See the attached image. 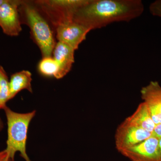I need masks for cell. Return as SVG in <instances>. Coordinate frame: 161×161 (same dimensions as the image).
Returning <instances> with one entry per match:
<instances>
[{"mask_svg": "<svg viewBox=\"0 0 161 161\" xmlns=\"http://www.w3.org/2000/svg\"><path fill=\"white\" fill-rule=\"evenodd\" d=\"M0 161H14V159L10 157L5 150L0 152Z\"/></svg>", "mask_w": 161, "mask_h": 161, "instance_id": "obj_16", "label": "cell"}, {"mask_svg": "<svg viewBox=\"0 0 161 161\" xmlns=\"http://www.w3.org/2000/svg\"><path fill=\"white\" fill-rule=\"evenodd\" d=\"M159 139L152 136L120 153L132 161H160Z\"/></svg>", "mask_w": 161, "mask_h": 161, "instance_id": "obj_8", "label": "cell"}, {"mask_svg": "<svg viewBox=\"0 0 161 161\" xmlns=\"http://www.w3.org/2000/svg\"><path fill=\"white\" fill-rule=\"evenodd\" d=\"M141 97L149 108L161 112V86L157 81H151L141 90Z\"/></svg>", "mask_w": 161, "mask_h": 161, "instance_id": "obj_12", "label": "cell"}, {"mask_svg": "<svg viewBox=\"0 0 161 161\" xmlns=\"http://www.w3.org/2000/svg\"><path fill=\"white\" fill-rule=\"evenodd\" d=\"M144 10L141 0H89L73 20L92 31L114 22H129L140 16Z\"/></svg>", "mask_w": 161, "mask_h": 161, "instance_id": "obj_1", "label": "cell"}, {"mask_svg": "<svg viewBox=\"0 0 161 161\" xmlns=\"http://www.w3.org/2000/svg\"><path fill=\"white\" fill-rule=\"evenodd\" d=\"M6 1V0H0V7L5 3Z\"/></svg>", "mask_w": 161, "mask_h": 161, "instance_id": "obj_20", "label": "cell"}, {"mask_svg": "<svg viewBox=\"0 0 161 161\" xmlns=\"http://www.w3.org/2000/svg\"><path fill=\"white\" fill-rule=\"evenodd\" d=\"M39 73L43 76L56 78L58 72V64L53 57L42 58L38 65Z\"/></svg>", "mask_w": 161, "mask_h": 161, "instance_id": "obj_14", "label": "cell"}, {"mask_svg": "<svg viewBox=\"0 0 161 161\" xmlns=\"http://www.w3.org/2000/svg\"><path fill=\"white\" fill-rule=\"evenodd\" d=\"M3 121H2V119L0 118V131H2L3 128Z\"/></svg>", "mask_w": 161, "mask_h": 161, "instance_id": "obj_19", "label": "cell"}, {"mask_svg": "<svg viewBox=\"0 0 161 161\" xmlns=\"http://www.w3.org/2000/svg\"><path fill=\"white\" fill-rule=\"evenodd\" d=\"M32 80L31 73L26 70H23L12 75L9 80V100L14 98L23 90H27L31 93H32Z\"/></svg>", "mask_w": 161, "mask_h": 161, "instance_id": "obj_11", "label": "cell"}, {"mask_svg": "<svg viewBox=\"0 0 161 161\" xmlns=\"http://www.w3.org/2000/svg\"><path fill=\"white\" fill-rule=\"evenodd\" d=\"M158 147L159 152L160 161H161V138L159 139Z\"/></svg>", "mask_w": 161, "mask_h": 161, "instance_id": "obj_18", "label": "cell"}, {"mask_svg": "<svg viewBox=\"0 0 161 161\" xmlns=\"http://www.w3.org/2000/svg\"><path fill=\"white\" fill-rule=\"evenodd\" d=\"M21 23L30 30L33 41L37 45L42 58L53 57L56 45L55 31L34 1H21L19 6Z\"/></svg>", "mask_w": 161, "mask_h": 161, "instance_id": "obj_2", "label": "cell"}, {"mask_svg": "<svg viewBox=\"0 0 161 161\" xmlns=\"http://www.w3.org/2000/svg\"><path fill=\"white\" fill-rule=\"evenodd\" d=\"M56 39L58 42L65 43L75 51L86 39L91 29L72 20L58 25L55 28Z\"/></svg>", "mask_w": 161, "mask_h": 161, "instance_id": "obj_6", "label": "cell"}, {"mask_svg": "<svg viewBox=\"0 0 161 161\" xmlns=\"http://www.w3.org/2000/svg\"><path fill=\"white\" fill-rule=\"evenodd\" d=\"M75 50L62 42L56 43L53 53V57L58 64V72L56 79L63 78L69 73L75 62Z\"/></svg>", "mask_w": 161, "mask_h": 161, "instance_id": "obj_9", "label": "cell"}, {"mask_svg": "<svg viewBox=\"0 0 161 161\" xmlns=\"http://www.w3.org/2000/svg\"><path fill=\"white\" fill-rule=\"evenodd\" d=\"M21 1L6 0L0 7V27L9 36H17L22 31L19 6Z\"/></svg>", "mask_w": 161, "mask_h": 161, "instance_id": "obj_7", "label": "cell"}, {"mask_svg": "<svg viewBox=\"0 0 161 161\" xmlns=\"http://www.w3.org/2000/svg\"><path fill=\"white\" fill-rule=\"evenodd\" d=\"M150 11L153 16L161 18V0H157L151 3Z\"/></svg>", "mask_w": 161, "mask_h": 161, "instance_id": "obj_15", "label": "cell"}, {"mask_svg": "<svg viewBox=\"0 0 161 161\" xmlns=\"http://www.w3.org/2000/svg\"><path fill=\"white\" fill-rule=\"evenodd\" d=\"M125 120L130 125L152 133L156 126L151 118L148 106L144 102L140 104L133 114Z\"/></svg>", "mask_w": 161, "mask_h": 161, "instance_id": "obj_10", "label": "cell"}, {"mask_svg": "<svg viewBox=\"0 0 161 161\" xmlns=\"http://www.w3.org/2000/svg\"><path fill=\"white\" fill-rule=\"evenodd\" d=\"M4 110L8 126L7 146L5 150L11 158L14 159L15 154L18 151L25 161H31L26 153V143L30 123L36 115V111L17 113L7 107Z\"/></svg>", "mask_w": 161, "mask_h": 161, "instance_id": "obj_3", "label": "cell"}, {"mask_svg": "<svg viewBox=\"0 0 161 161\" xmlns=\"http://www.w3.org/2000/svg\"><path fill=\"white\" fill-rule=\"evenodd\" d=\"M152 136L158 139L161 138V123L156 125L152 132Z\"/></svg>", "mask_w": 161, "mask_h": 161, "instance_id": "obj_17", "label": "cell"}, {"mask_svg": "<svg viewBox=\"0 0 161 161\" xmlns=\"http://www.w3.org/2000/svg\"><path fill=\"white\" fill-rule=\"evenodd\" d=\"M9 80L4 68L0 65V110L5 109L9 100Z\"/></svg>", "mask_w": 161, "mask_h": 161, "instance_id": "obj_13", "label": "cell"}, {"mask_svg": "<svg viewBox=\"0 0 161 161\" xmlns=\"http://www.w3.org/2000/svg\"><path fill=\"white\" fill-rule=\"evenodd\" d=\"M89 0H38L35 4L55 29L62 23L73 20L75 13Z\"/></svg>", "mask_w": 161, "mask_h": 161, "instance_id": "obj_4", "label": "cell"}, {"mask_svg": "<svg viewBox=\"0 0 161 161\" xmlns=\"http://www.w3.org/2000/svg\"><path fill=\"white\" fill-rule=\"evenodd\" d=\"M152 136V132L130 125L125 120L119 126L115 132V147L120 152L140 143Z\"/></svg>", "mask_w": 161, "mask_h": 161, "instance_id": "obj_5", "label": "cell"}]
</instances>
